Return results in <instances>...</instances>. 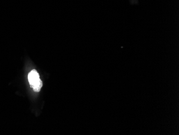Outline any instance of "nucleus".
Returning <instances> with one entry per match:
<instances>
[{
    "label": "nucleus",
    "mask_w": 179,
    "mask_h": 135,
    "mask_svg": "<svg viewBox=\"0 0 179 135\" xmlns=\"http://www.w3.org/2000/svg\"><path fill=\"white\" fill-rule=\"evenodd\" d=\"M28 79L31 87L35 92H39L43 86V83L39 78V75L35 69L32 70L28 75Z\"/></svg>",
    "instance_id": "1"
}]
</instances>
